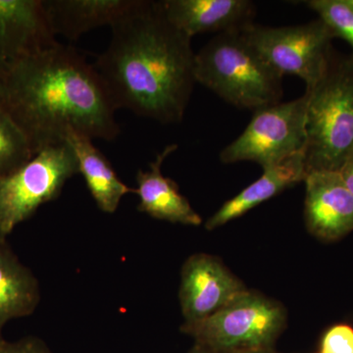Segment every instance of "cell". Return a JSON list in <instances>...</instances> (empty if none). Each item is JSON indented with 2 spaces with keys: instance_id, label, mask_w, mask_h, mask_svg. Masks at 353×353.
Returning <instances> with one entry per match:
<instances>
[{
  "instance_id": "277c9868",
  "label": "cell",
  "mask_w": 353,
  "mask_h": 353,
  "mask_svg": "<svg viewBox=\"0 0 353 353\" xmlns=\"http://www.w3.org/2000/svg\"><path fill=\"white\" fill-rule=\"evenodd\" d=\"M306 174L340 171L353 152V59L330 65L317 85L305 90Z\"/></svg>"
},
{
  "instance_id": "ffe728a7",
  "label": "cell",
  "mask_w": 353,
  "mask_h": 353,
  "mask_svg": "<svg viewBox=\"0 0 353 353\" xmlns=\"http://www.w3.org/2000/svg\"><path fill=\"white\" fill-rule=\"evenodd\" d=\"M317 353H353V327L345 323L330 327L323 334Z\"/></svg>"
},
{
  "instance_id": "6da1fadb",
  "label": "cell",
  "mask_w": 353,
  "mask_h": 353,
  "mask_svg": "<svg viewBox=\"0 0 353 353\" xmlns=\"http://www.w3.org/2000/svg\"><path fill=\"white\" fill-rule=\"evenodd\" d=\"M0 108L34 155L65 143L72 132L105 141L120 134L117 109L94 64L59 41L23 58L0 78Z\"/></svg>"
},
{
  "instance_id": "44dd1931",
  "label": "cell",
  "mask_w": 353,
  "mask_h": 353,
  "mask_svg": "<svg viewBox=\"0 0 353 353\" xmlns=\"http://www.w3.org/2000/svg\"><path fill=\"white\" fill-rule=\"evenodd\" d=\"M0 353H52L41 339L26 336L19 341H9L0 336Z\"/></svg>"
},
{
  "instance_id": "7c38bea8",
  "label": "cell",
  "mask_w": 353,
  "mask_h": 353,
  "mask_svg": "<svg viewBox=\"0 0 353 353\" xmlns=\"http://www.w3.org/2000/svg\"><path fill=\"white\" fill-rule=\"evenodd\" d=\"M167 20L192 39L203 32L245 29L253 24L255 6L250 0H163Z\"/></svg>"
},
{
  "instance_id": "5b68a950",
  "label": "cell",
  "mask_w": 353,
  "mask_h": 353,
  "mask_svg": "<svg viewBox=\"0 0 353 353\" xmlns=\"http://www.w3.org/2000/svg\"><path fill=\"white\" fill-rule=\"evenodd\" d=\"M287 326L282 304L246 290L214 315L190 326L181 327L213 353H245L275 348Z\"/></svg>"
},
{
  "instance_id": "ac0fdd59",
  "label": "cell",
  "mask_w": 353,
  "mask_h": 353,
  "mask_svg": "<svg viewBox=\"0 0 353 353\" xmlns=\"http://www.w3.org/2000/svg\"><path fill=\"white\" fill-rule=\"evenodd\" d=\"M34 157L29 141L12 118L0 108V180Z\"/></svg>"
},
{
  "instance_id": "9a60e30c",
  "label": "cell",
  "mask_w": 353,
  "mask_h": 353,
  "mask_svg": "<svg viewBox=\"0 0 353 353\" xmlns=\"http://www.w3.org/2000/svg\"><path fill=\"white\" fill-rule=\"evenodd\" d=\"M137 0H43L54 36L76 41L85 32L112 26L126 15Z\"/></svg>"
},
{
  "instance_id": "5bb4252c",
  "label": "cell",
  "mask_w": 353,
  "mask_h": 353,
  "mask_svg": "<svg viewBox=\"0 0 353 353\" xmlns=\"http://www.w3.org/2000/svg\"><path fill=\"white\" fill-rule=\"evenodd\" d=\"M305 176L304 154L294 155L281 163L263 169V174L259 180L241 190L238 196L225 202L206 221V230L212 231L231 221L238 219L259 204L269 201L292 185L303 182Z\"/></svg>"
},
{
  "instance_id": "e0dca14e",
  "label": "cell",
  "mask_w": 353,
  "mask_h": 353,
  "mask_svg": "<svg viewBox=\"0 0 353 353\" xmlns=\"http://www.w3.org/2000/svg\"><path fill=\"white\" fill-rule=\"evenodd\" d=\"M78 160L79 173L82 174L92 199L102 212L114 213L123 197L136 194L118 176L108 158L92 143V139L72 132L66 139Z\"/></svg>"
},
{
  "instance_id": "3957f363",
  "label": "cell",
  "mask_w": 353,
  "mask_h": 353,
  "mask_svg": "<svg viewBox=\"0 0 353 353\" xmlns=\"http://www.w3.org/2000/svg\"><path fill=\"white\" fill-rule=\"evenodd\" d=\"M196 82L241 109L259 110L280 102L283 77L265 61L243 30L209 41L194 62Z\"/></svg>"
},
{
  "instance_id": "7402d4cb",
  "label": "cell",
  "mask_w": 353,
  "mask_h": 353,
  "mask_svg": "<svg viewBox=\"0 0 353 353\" xmlns=\"http://www.w3.org/2000/svg\"><path fill=\"white\" fill-rule=\"evenodd\" d=\"M339 173H340L341 179H343L348 190L353 194V152L345 160Z\"/></svg>"
},
{
  "instance_id": "7a4b0ae2",
  "label": "cell",
  "mask_w": 353,
  "mask_h": 353,
  "mask_svg": "<svg viewBox=\"0 0 353 353\" xmlns=\"http://www.w3.org/2000/svg\"><path fill=\"white\" fill-rule=\"evenodd\" d=\"M110 28V43L94 66L116 109L162 124L182 122L196 83L192 39L150 0H137Z\"/></svg>"
},
{
  "instance_id": "52a82bcc",
  "label": "cell",
  "mask_w": 353,
  "mask_h": 353,
  "mask_svg": "<svg viewBox=\"0 0 353 353\" xmlns=\"http://www.w3.org/2000/svg\"><path fill=\"white\" fill-rule=\"evenodd\" d=\"M307 103L305 92L294 101L255 110L243 134L221 152V161H252L266 169L304 154Z\"/></svg>"
},
{
  "instance_id": "2e32d148",
  "label": "cell",
  "mask_w": 353,
  "mask_h": 353,
  "mask_svg": "<svg viewBox=\"0 0 353 353\" xmlns=\"http://www.w3.org/2000/svg\"><path fill=\"white\" fill-rule=\"evenodd\" d=\"M39 301L38 279L0 236V336L7 323L32 314Z\"/></svg>"
},
{
  "instance_id": "8fae6325",
  "label": "cell",
  "mask_w": 353,
  "mask_h": 353,
  "mask_svg": "<svg viewBox=\"0 0 353 353\" xmlns=\"http://www.w3.org/2000/svg\"><path fill=\"white\" fill-rule=\"evenodd\" d=\"M57 41L43 0H0V78L23 58Z\"/></svg>"
},
{
  "instance_id": "d6986e66",
  "label": "cell",
  "mask_w": 353,
  "mask_h": 353,
  "mask_svg": "<svg viewBox=\"0 0 353 353\" xmlns=\"http://www.w3.org/2000/svg\"><path fill=\"white\" fill-rule=\"evenodd\" d=\"M305 3L319 15L334 38L345 39L353 50V0H310Z\"/></svg>"
},
{
  "instance_id": "603a6c76",
  "label": "cell",
  "mask_w": 353,
  "mask_h": 353,
  "mask_svg": "<svg viewBox=\"0 0 353 353\" xmlns=\"http://www.w3.org/2000/svg\"><path fill=\"white\" fill-rule=\"evenodd\" d=\"M188 353H213L211 352L210 350H208V348L202 347V345H199V343H194V347H192V350H190Z\"/></svg>"
},
{
  "instance_id": "30bf717a",
  "label": "cell",
  "mask_w": 353,
  "mask_h": 353,
  "mask_svg": "<svg viewBox=\"0 0 353 353\" xmlns=\"http://www.w3.org/2000/svg\"><path fill=\"white\" fill-rule=\"evenodd\" d=\"M304 219L309 233L325 241L353 231V194L336 171L306 174Z\"/></svg>"
},
{
  "instance_id": "9c48e42d",
  "label": "cell",
  "mask_w": 353,
  "mask_h": 353,
  "mask_svg": "<svg viewBox=\"0 0 353 353\" xmlns=\"http://www.w3.org/2000/svg\"><path fill=\"white\" fill-rule=\"evenodd\" d=\"M248 290L240 279L213 255L197 253L183 263L181 271V308L190 326L204 321Z\"/></svg>"
},
{
  "instance_id": "ba28073f",
  "label": "cell",
  "mask_w": 353,
  "mask_h": 353,
  "mask_svg": "<svg viewBox=\"0 0 353 353\" xmlns=\"http://www.w3.org/2000/svg\"><path fill=\"white\" fill-rule=\"evenodd\" d=\"M243 32L279 75L299 77L306 90L317 85L331 65L334 36L320 19L288 27L252 24Z\"/></svg>"
},
{
  "instance_id": "cb8c5ba5",
  "label": "cell",
  "mask_w": 353,
  "mask_h": 353,
  "mask_svg": "<svg viewBox=\"0 0 353 353\" xmlns=\"http://www.w3.org/2000/svg\"><path fill=\"white\" fill-rule=\"evenodd\" d=\"M245 353H280L276 352L275 348H266V350H254V352Z\"/></svg>"
},
{
  "instance_id": "8992f818",
  "label": "cell",
  "mask_w": 353,
  "mask_h": 353,
  "mask_svg": "<svg viewBox=\"0 0 353 353\" xmlns=\"http://www.w3.org/2000/svg\"><path fill=\"white\" fill-rule=\"evenodd\" d=\"M78 173L75 152L65 141L43 148L0 180V236L6 238L39 206L57 199L67 181Z\"/></svg>"
},
{
  "instance_id": "4fadbf2b",
  "label": "cell",
  "mask_w": 353,
  "mask_h": 353,
  "mask_svg": "<svg viewBox=\"0 0 353 353\" xmlns=\"http://www.w3.org/2000/svg\"><path fill=\"white\" fill-rule=\"evenodd\" d=\"M176 150V145H167L150 164V170H139L137 174L138 210L174 224L199 226L202 223L201 215L190 205L189 199L181 194L175 181L161 172L165 159Z\"/></svg>"
}]
</instances>
